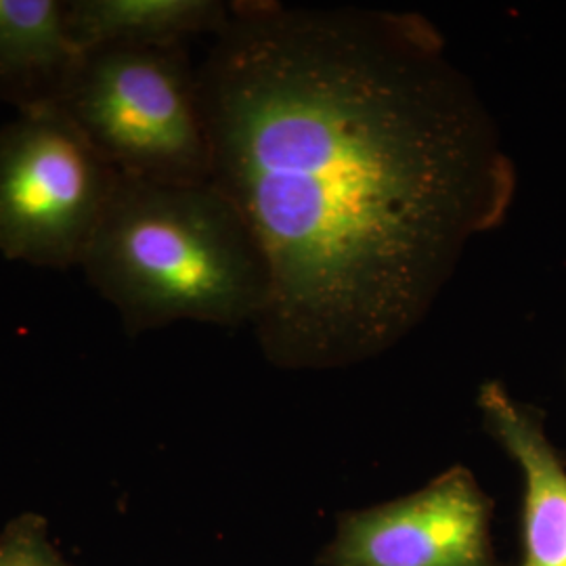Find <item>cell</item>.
<instances>
[{
	"label": "cell",
	"instance_id": "9c48e42d",
	"mask_svg": "<svg viewBox=\"0 0 566 566\" xmlns=\"http://www.w3.org/2000/svg\"><path fill=\"white\" fill-rule=\"evenodd\" d=\"M0 566L72 565L53 544L46 521L36 512H25L0 533Z\"/></svg>",
	"mask_w": 566,
	"mask_h": 566
},
{
	"label": "cell",
	"instance_id": "6da1fadb",
	"mask_svg": "<svg viewBox=\"0 0 566 566\" xmlns=\"http://www.w3.org/2000/svg\"><path fill=\"white\" fill-rule=\"evenodd\" d=\"M196 67L212 179L263 252L264 357L332 369L424 324L516 170L418 13L229 2Z\"/></svg>",
	"mask_w": 566,
	"mask_h": 566
},
{
	"label": "cell",
	"instance_id": "277c9868",
	"mask_svg": "<svg viewBox=\"0 0 566 566\" xmlns=\"http://www.w3.org/2000/svg\"><path fill=\"white\" fill-rule=\"evenodd\" d=\"M118 177L60 102L21 107L0 128V254L81 266Z\"/></svg>",
	"mask_w": 566,
	"mask_h": 566
},
{
	"label": "cell",
	"instance_id": "5b68a950",
	"mask_svg": "<svg viewBox=\"0 0 566 566\" xmlns=\"http://www.w3.org/2000/svg\"><path fill=\"white\" fill-rule=\"evenodd\" d=\"M324 566H497L491 500L464 465L380 506L340 516Z\"/></svg>",
	"mask_w": 566,
	"mask_h": 566
},
{
	"label": "cell",
	"instance_id": "ba28073f",
	"mask_svg": "<svg viewBox=\"0 0 566 566\" xmlns=\"http://www.w3.org/2000/svg\"><path fill=\"white\" fill-rule=\"evenodd\" d=\"M229 2L214 0H72L65 18L72 41L84 53L109 46H185L214 36Z\"/></svg>",
	"mask_w": 566,
	"mask_h": 566
},
{
	"label": "cell",
	"instance_id": "7a4b0ae2",
	"mask_svg": "<svg viewBox=\"0 0 566 566\" xmlns=\"http://www.w3.org/2000/svg\"><path fill=\"white\" fill-rule=\"evenodd\" d=\"M81 266L128 334L254 325L269 294L263 252L212 181L120 175Z\"/></svg>",
	"mask_w": 566,
	"mask_h": 566
},
{
	"label": "cell",
	"instance_id": "52a82bcc",
	"mask_svg": "<svg viewBox=\"0 0 566 566\" xmlns=\"http://www.w3.org/2000/svg\"><path fill=\"white\" fill-rule=\"evenodd\" d=\"M65 2L0 0V97L18 109L60 102L81 63Z\"/></svg>",
	"mask_w": 566,
	"mask_h": 566
},
{
	"label": "cell",
	"instance_id": "3957f363",
	"mask_svg": "<svg viewBox=\"0 0 566 566\" xmlns=\"http://www.w3.org/2000/svg\"><path fill=\"white\" fill-rule=\"evenodd\" d=\"M60 103L120 175L185 185L212 179L198 76L185 46L84 53Z\"/></svg>",
	"mask_w": 566,
	"mask_h": 566
},
{
	"label": "cell",
	"instance_id": "8992f818",
	"mask_svg": "<svg viewBox=\"0 0 566 566\" xmlns=\"http://www.w3.org/2000/svg\"><path fill=\"white\" fill-rule=\"evenodd\" d=\"M486 432L523 474V558L518 566H566V462L549 441L544 413L516 401L506 386L479 390Z\"/></svg>",
	"mask_w": 566,
	"mask_h": 566
}]
</instances>
